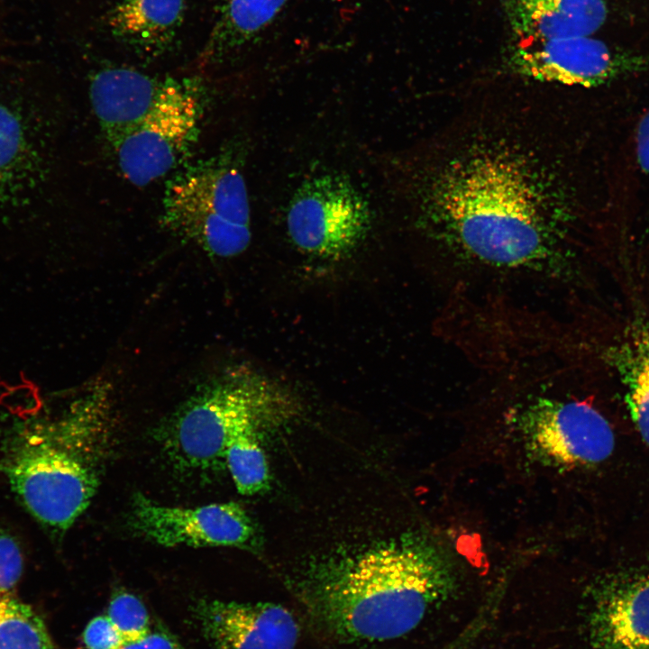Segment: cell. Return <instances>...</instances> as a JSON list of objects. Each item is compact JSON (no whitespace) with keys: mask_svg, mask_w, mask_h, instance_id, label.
I'll return each mask as SVG.
<instances>
[{"mask_svg":"<svg viewBox=\"0 0 649 649\" xmlns=\"http://www.w3.org/2000/svg\"><path fill=\"white\" fill-rule=\"evenodd\" d=\"M634 269L637 277L636 281L640 283L641 290H643L644 297L646 298L649 306V256Z\"/></svg>","mask_w":649,"mask_h":649,"instance_id":"cell-26","label":"cell"},{"mask_svg":"<svg viewBox=\"0 0 649 649\" xmlns=\"http://www.w3.org/2000/svg\"><path fill=\"white\" fill-rule=\"evenodd\" d=\"M506 11L519 42L590 36L605 23V0H507Z\"/></svg>","mask_w":649,"mask_h":649,"instance_id":"cell-14","label":"cell"},{"mask_svg":"<svg viewBox=\"0 0 649 649\" xmlns=\"http://www.w3.org/2000/svg\"><path fill=\"white\" fill-rule=\"evenodd\" d=\"M609 361L622 383L631 418L649 445V317H637L609 348Z\"/></svg>","mask_w":649,"mask_h":649,"instance_id":"cell-17","label":"cell"},{"mask_svg":"<svg viewBox=\"0 0 649 649\" xmlns=\"http://www.w3.org/2000/svg\"><path fill=\"white\" fill-rule=\"evenodd\" d=\"M185 14V0H121L107 25L117 40L136 52L155 57L173 42Z\"/></svg>","mask_w":649,"mask_h":649,"instance_id":"cell-15","label":"cell"},{"mask_svg":"<svg viewBox=\"0 0 649 649\" xmlns=\"http://www.w3.org/2000/svg\"><path fill=\"white\" fill-rule=\"evenodd\" d=\"M23 145V135L18 118L0 105V179L14 164Z\"/></svg>","mask_w":649,"mask_h":649,"instance_id":"cell-21","label":"cell"},{"mask_svg":"<svg viewBox=\"0 0 649 649\" xmlns=\"http://www.w3.org/2000/svg\"><path fill=\"white\" fill-rule=\"evenodd\" d=\"M194 614L214 649H295L299 636L294 615L275 603L201 599Z\"/></svg>","mask_w":649,"mask_h":649,"instance_id":"cell-12","label":"cell"},{"mask_svg":"<svg viewBox=\"0 0 649 649\" xmlns=\"http://www.w3.org/2000/svg\"><path fill=\"white\" fill-rule=\"evenodd\" d=\"M167 79L124 67L105 68L93 76L90 103L111 144L150 112Z\"/></svg>","mask_w":649,"mask_h":649,"instance_id":"cell-13","label":"cell"},{"mask_svg":"<svg viewBox=\"0 0 649 649\" xmlns=\"http://www.w3.org/2000/svg\"><path fill=\"white\" fill-rule=\"evenodd\" d=\"M372 224L370 204L343 175L322 174L304 181L286 215L288 234L301 251L336 260L352 252Z\"/></svg>","mask_w":649,"mask_h":649,"instance_id":"cell-7","label":"cell"},{"mask_svg":"<svg viewBox=\"0 0 649 649\" xmlns=\"http://www.w3.org/2000/svg\"><path fill=\"white\" fill-rule=\"evenodd\" d=\"M118 649H185L169 632L150 630L145 635L125 641Z\"/></svg>","mask_w":649,"mask_h":649,"instance_id":"cell-24","label":"cell"},{"mask_svg":"<svg viewBox=\"0 0 649 649\" xmlns=\"http://www.w3.org/2000/svg\"><path fill=\"white\" fill-rule=\"evenodd\" d=\"M635 153L639 167L649 174V109L643 114L636 127Z\"/></svg>","mask_w":649,"mask_h":649,"instance_id":"cell-25","label":"cell"},{"mask_svg":"<svg viewBox=\"0 0 649 649\" xmlns=\"http://www.w3.org/2000/svg\"><path fill=\"white\" fill-rule=\"evenodd\" d=\"M207 99L201 78H168L150 112L112 144L123 177L144 187L180 166L197 142Z\"/></svg>","mask_w":649,"mask_h":649,"instance_id":"cell-6","label":"cell"},{"mask_svg":"<svg viewBox=\"0 0 649 649\" xmlns=\"http://www.w3.org/2000/svg\"><path fill=\"white\" fill-rule=\"evenodd\" d=\"M106 616L124 641L138 639L151 630L150 616L146 607L137 596L125 590L114 594Z\"/></svg>","mask_w":649,"mask_h":649,"instance_id":"cell-20","label":"cell"},{"mask_svg":"<svg viewBox=\"0 0 649 649\" xmlns=\"http://www.w3.org/2000/svg\"><path fill=\"white\" fill-rule=\"evenodd\" d=\"M298 412L295 396L274 379L234 369L204 384L161 425L160 439L182 469L209 470L224 460L229 438L248 424L266 427L289 421Z\"/></svg>","mask_w":649,"mask_h":649,"instance_id":"cell-4","label":"cell"},{"mask_svg":"<svg viewBox=\"0 0 649 649\" xmlns=\"http://www.w3.org/2000/svg\"><path fill=\"white\" fill-rule=\"evenodd\" d=\"M82 637L87 649H118L125 642L107 616L94 617Z\"/></svg>","mask_w":649,"mask_h":649,"instance_id":"cell-23","label":"cell"},{"mask_svg":"<svg viewBox=\"0 0 649 649\" xmlns=\"http://www.w3.org/2000/svg\"><path fill=\"white\" fill-rule=\"evenodd\" d=\"M512 69L527 78L591 87L641 70L649 58L610 48L590 36L519 42L509 56Z\"/></svg>","mask_w":649,"mask_h":649,"instance_id":"cell-10","label":"cell"},{"mask_svg":"<svg viewBox=\"0 0 649 649\" xmlns=\"http://www.w3.org/2000/svg\"><path fill=\"white\" fill-rule=\"evenodd\" d=\"M128 524L139 536L165 547H236L253 549L256 526L237 502L184 507L160 504L136 493Z\"/></svg>","mask_w":649,"mask_h":649,"instance_id":"cell-9","label":"cell"},{"mask_svg":"<svg viewBox=\"0 0 649 649\" xmlns=\"http://www.w3.org/2000/svg\"><path fill=\"white\" fill-rule=\"evenodd\" d=\"M106 394L103 388L94 389L78 415L59 428L26 430L7 443L2 471L30 514L54 531L69 528L98 489L87 440L103 425Z\"/></svg>","mask_w":649,"mask_h":649,"instance_id":"cell-3","label":"cell"},{"mask_svg":"<svg viewBox=\"0 0 649 649\" xmlns=\"http://www.w3.org/2000/svg\"><path fill=\"white\" fill-rule=\"evenodd\" d=\"M414 165L419 226L453 255L498 270L562 267L568 209L555 154L498 127H473Z\"/></svg>","mask_w":649,"mask_h":649,"instance_id":"cell-1","label":"cell"},{"mask_svg":"<svg viewBox=\"0 0 649 649\" xmlns=\"http://www.w3.org/2000/svg\"><path fill=\"white\" fill-rule=\"evenodd\" d=\"M456 576L431 546L411 541L369 550L297 584L306 615L349 642H384L415 629L454 591Z\"/></svg>","mask_w":649,"mask_h":649,"instance_id":"cell-2","label":"cell"},{"mask_svg":"<svg viewBox=\"0 0 649 649\" xmlns=\"http://www.w3.org/2000/svg\"><path fill=\"white\" fill-rule=\"evenodd\" d=\"M23 555L14 539L0 532V598L8 596L23 572Z\"/></svg>","mask_w":649,"mask_h":649,"instance_id":"cell-22","label":"cell"},{"mask_svg":"<svg viewBox=\"0 0 649 649\" xmlns=\"http://www.w3.org/2000/svg\"><path fill=\"white\" fill-rule=\"evenodd\" d=\"M0 649H53L42 618L9 596L0 598Z\"/></svg>","mask_w":649,"mask_h":649,"instance_id":"cell-19","label":"cell"},{"mask_svg":"<svg viewBox=\"0 0 649 649\" xmlns=\"http://www.w3.org/2000/svg\"><path fill=\"white\" fill-rule=\"evenodd\" d=\"M289 0H221L216 19L198 57L216 64L253 42L274 23Z\"/></svg>","mask_w":649,"mask_h":649,"instance_id":"cell-16","label":"cell"},{"mask_svg":"<svg viewBox=\"0 0 649 649\" xmlns=\"http://www.w3.org/2000/svg\"><path fill=\"white\" fill-rule=\"evenodd\" d=\"M238 150L226 149L178 169L168 179L160 223L215 258L243 252L251 239V207Z\"/></svg>","mask_w":649,"mask_h":649,"instance_id":"cell-5","label":"cell"},{"mask_svg":"<svg viewBox=\"0 0 649 649\" xmlns=\"http://www.w3.org/2000/svg\"><path fill=\"white\" fill-rule=\"evenodd\" d=\"M580 626L589 649H649V570L614 573L593 584Z\"/></svg>","mask_w":649,"mask_h":649,"instance_id":"cell-11","label":"cell"},{"mask_svg":"<svg viewBox=\"0 0 649 649\" xmlns=\"http://www.w3.org/2000/svg\"><path fill=\"white\" fill-rule=\"evenodd\" d=\"M517 425L532 454L555 467L598 464L615 445L608 421L584 400L537 397L521 409Z\"/></svg>","mask_w":649,"mask_h":649,"instance_id":"cell-8","label":"cell"},{"mask_svg":"<svg viewBox=\"0 0 649 649\" xmlns=\"http://www.w3.org/2000/svg\"><path fill=\"white\" fill-rule=\"evenodd\" d=\"M264 428L259 424L245 425L233 433L226 445L224 461L242 495H255L270 488V467L259 436Z\"/></svg>","mask_w":649,"mask_h":649,"instance_id":"cell-18","label":"cell"}]
</instances>
